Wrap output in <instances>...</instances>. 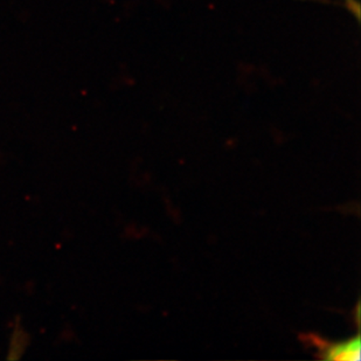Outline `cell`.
<instances>
[{
	"label": "cell",
	"instance_id": "obj_1",
	"mask_svg": "<svg viewBox=\"0 0 361 361\" xmlns=\"http://www.w3.org/2000/svg\"><path fill=\"white\" fill-rule=\"evenodd\" d=\"M360 338L359 336L348 341L331 344L323 350L325 360L358 361L360 360Z\"/></svg>",
	"mask_w": 361,
	"mask_h": 361
}]
</instances>
